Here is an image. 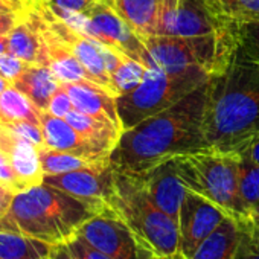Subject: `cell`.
<instances>
[{
  "mask_svg": "<svg viewBox=\"0 0 259 259\" xmlns=\"http://www.w3.org/2000/svg\"><path fill=\"white\" fill-rule=\"evenodd\" d=\"M76 236L111 259H151L154 256L110 206L89 218Z\"/></svg>",
  "mask_w": 259,
  "mask_h": 259,
  "instance_id": "cell-8",
  "label": "cell"
},
{
  "mask_svg": "<svg viewBox=\"0 0 259 259\" xmlns=\"http://www.w3.org/2000/svg\"><path fill=\"white\" fill-rule=\"evenodd\" d=\"M26 8L28 7L20 0H0V13H19Z\"/></svg>",
  "mask_w": 259,
  "mask_h": 259,
  "instance_id": "cell-41",
  "label": "cell"
},
{
  "mask_svg": "<svg viewBox=\"0 0 259 259\" xmlns=\"http://www.w3.org/2000/svg\"><path fill=\"white\" fill-rule=\"evenodd\" d=\"M66 119L99 154L107 156V157L111 156L113 150L116 148L123 133L122 128L113 123L99 120L78 110H72L66 116Z\"/></svg>",
  "mask_w": 259,
  "mask_h": 259,
  "instance_id": "cell-18",
  "label": "cell"
},
{
  "mask_svg": "<svg viewBox=\"0 0 259 259\" xmlns=\"http://www.w3.org/2000/svg\"><path fill=\"white\" fill-rule=\"evenodd\" d=\"M49 259H79V257L72 251L67 242H61V244L51 245Z\"/></svg>",
  "mask_w": 259,
  "mask_h": 259,
  "instance_id": "cell-40",
  "label": "cell"
},
{
  "mask_svg": "<svg viewBox=\"0 0 259 259\" xmlns=\"http://www.w3.org/2000/svg\"><path fill=\"white\" fill-rule=\"evenodd\" d=\"M72 110H75L73 102H72L69 93L66 92V89L63 85H60V89L54 93L46 111H49L51 114L58 116V117H66Z\"/></svg>",
  "mask_w": 259,
  "mask_h": 259,
  "instance_id": "cell-33",
  "label": "cell"
},
{
  "mask_svg": "<svg viewBox=\"0 0 259 259\" xmlns=\"http://www.w3.org/2000/svg\"><path fill=\"white\" fill-rule=\"evenodd\" d=\"M8 51H10V37L0 35V57L8 54Z\"/></svg>",
  "mask_w": 259,
  "mask_h": 259,
  "instance_id": "cell-43",
  "label": "cell"
},
{
  "mask_svg": "<svg viewBox=\"0 0 259 259\" xmlns=\"http://www.w3.org/2000/svg\"><path fill=\"white\" fill-rule=\"evenodd\" d=\"M256 213H259V206H257V207H256V210H254V212H253V213H251V215H256ZM251 215H250V217H251Z\"/></svg>",
  "mask_w": 259,
  "mask_h": 259,
  "instance_id": "cell-47",
  "label": "cell"
},
{
  "mask_svg": "<svg viewBox=\"0 0 259 259\" xmlns=\"http://www.w3.org/2000/svg\"><path fill=\"white\" fill-rule=\"evenodd\" d=\"M101 210L70 194L41 183L17 192L0 230L22 233L49 245L67 242L79 227Z\"/></svg>",
  "mask_w": 259,
  "mask_h": 259,
  "instance_id": "cell-3",
  "label": "cell"
},
{
  "mask_svg": "<svg viewBox=\"0 0 259 259\" xmlns=\"http://www.w3.org/2000/svg\"><path fill=\"white\" fill-rule=\"evenodd\" d=\"M26 10L19 11V13H0V35H10V32L16 28V25L25 16Z\"/></svg>",
  "mask_w": 259,
  "mask_h": 259,
  "instance_id": "cell-38",
  "label": "cell"
},
{
  "mask_svg": "<svg viewBox=\"0 0 259 259\" xmlns=\"http://www.w3.org/2000/svg\"><path fill=\"white\" fill-rule=\"evenodd\" d=\"M28 66H29L28 63L8 52L0 57V76H4L13 84L26 70Z\"/></svg>",
  "mask_w": 259,
  "mask_h": 259,
  "instance_id": "cell-32",
  "label": "cell"
},
{
  "mask_svg": "<svg viewBox=\"0 0 259 259\" xmlns=\"http://www.w3.org/2000/svg\"><path fill=\"white\" fill-rule=\"evenodd\" d=\"M13 85L28 96L38 110L46 111L54 93L60 89L61 81L48 66L29 64Z\"/></svg>",
  "mask_w": 259,
  "mask_h": 259,
  "instance_id": "cell-20",
  "label": "cell"
},
{
  "mask_svg": "<svg viewBox=\"0 0 259 259\" xmlns=\"http://www.w3.org/2000/svg\"><path fill=\"white\" fill-rule=\"evenodd\" d=\"M28 17L37 28L41 40V54H40V66H48L61 82L89 79L93 81L89 70L79 63V60L70 52V49L61 43L41 22L38 14L28 7ZM95 82V81H93Z\"/></svg>",
  "mask_w": 259,
  "mask_h": 259,
  "instance_id": "cell-12",
  "label": "cell"
},
{
  "mask_svg": "<svg viewBox=\"0 0 259 259\" xmlns=\"http://www.w3.org/2000/svg\"><path fill=\"white\" fill-rule=\"evenodd\" d=\"M110 159H87L82 156L58 151V150H51V148H41L40 150V162L45 176H55V174H64L70 172L75 169H81L90 165H96L101 162H107Z\"/></svg>",
  "mask_w": 259,
  "mask_h": 259,
  "instance_id": "cell-26",
  "label": "cell"
},
{
  "mask_svg": "<svg viewBox=\"0 0 259 259\" xmlns=\"http://www.w3.org/2000/svg\"><path fill=\"white\" fill-rule=\"evenodd\" d=\"M226 217L227 213L217 204L186 189L179 215V251L189 257L201 241L206 239L224 221Z\"/></svg>",
  "mask_w": 259,
  "mask_h": 259,
  "instance_id": "cell-11",
  "label": "cell"
},
{
  "mask_svg": "<svg viewBox=\"0 0 259 259\" xmlns=\"http://www.w3.org/2000/svg\"><path fill=\"white\" fill-rule=\"evenodd\" d=\"M210 73L189 67L183 70H163L150 67L138 87L116 98L117 114L123 130L165 111L210 79Z\"/></svg>",
  "mask_w": 259,
  "mask_h": 259,
  "instance_id": "cell-6",
  "label": "cell"
},
{
  "mask_svg": "<svg viewBox=\"0 0 259 259\" xmlns=\"http://www.w3.org/2000/svg\"><path fill=\"white\" fill-rule=\"evenodd\" d=\"M241 227L239 242L236 247L235 259H259V235Z\"/></svg>",
  "mask_w": 259,
  "mask_h": 259,
  "instance_id": "cell-30",
  "label": "cell"
},
{
  "mask_svg": "<svg viewBox=\"0 0 259 259\" xmlns=\"http://www.w3.org/2000/svg\"><path fill=\"white\" fill-rule=\"evenodd\" d=\"M226 29L212 14L206 0H179L169 35H204Z\"/></svg>",
  "mask_w": 259,
  "mask_h": 259,
  "instance_id": "cell-17",
  "label": "cell"
},
{
  "mask_svg": "<svg viewBox=\"0 0 259 259\" xmlns=\"http://www.w3.org/2000/svg\"><path fill=\"white\" fill-rule=\"evenodd\" d=\"M176 171L188 191L217 204L227 217L244 223L248 212L238 188V157L212 148L172 159Z\"/></svg>",
  "mask_w": 259,
  "mask_h": 259,
  "instance_id": "cell-5",
  "label": "cell"
},
{
  "mask_svg": "<svg viewBox=\"0 0 259 259\" xmlns=\"http://www.w3.org/2000/svg\"><path fill=\"white\" fill-rule=\"evenodd\" d=\"M41 259H49V256H48V257H41Z\"/></svg>",
  "mask_w": 259,
  "mask_h": 259,
  "instance_id": "cell-48",
  "label": "cell"
},
{
  "mask_svg": "<svg viewBox=\"0 0 259 259\" xmlns=\"http://www.w3.org/2000/svg\"><path fill=\"white\" fill-rule=\"evenodd\" d=\"M40 126L43 130L45 148L58 150L76 156H82L87 159H110L107 156L99 154L78 132L67 122L66 117H58L51 114L49 111H38Z\"/></svg>",
  "mask_w": 259,
  "mask_h": 259,
  "instance_id": "cell-16",
  "label": "cell"
},
{
  "mask_svg": "<svg viewBox=\"0 0 259 259\" xmlns=\"http://www.w3.org/2000/svg\"><path fill=\"white\" fill-rule=\"evenodd\" d=\"M61 85L69 93L75 110L122 128L117 114L116 96L107 89L89 79L61 82Z\"/></svg>",
  "mask_w": 259,
  "mask_h": 259,
  "instance_id": "cell-15",
  "label": "cell"
},
{
  "mask_svg": "<svg viewBox=\"0 0 259 259\" xmlns=\"http://www.w3.org/2000/svg\"><path fill=\"white\" fill-rule=\"evenodd\" d=\"M151 259H188L183 253L177 251V253H172V254H163V256H159V254H154Z\"/></svg>",
  "mask_w": 259,
  "mask_h": 259,
  "instance_id": "cell-44",
  "label": "cell"
},
{
  "mask_svg": "<svg viewBox=\"0 0 259 259\" xmlns=\"http://www.w3.org/2000/svg\"><path fill=\"white\" fill-rule=\"evenodd\" d=\"M0 183L14 189L16 192H20L19 189V183H17V177L14 174V169L10 163V159L8 156L0 151Z\"/></svg>",
  "mask_w": 259,
  "mask_h": 259,
  "instance_id": "cell-36",
  "label": "cell"
},
{
  "mask_svg": "<svg viewBox=\"0 0 259 259\" xmlns=\"http://www.w3.org/2000/svg\"><path fill=\"white\" fill-rule=\"evenodd\" d=\"M0 151L10 159L20 192L43 183L45 172L40 162V150L32 142L5 126L0 133Z\"/></svg>",
  "mask_w": 259,
  "mask_h": 259,
  "instance_id": "cell-14",
  "label": "cell"
},
{
  "mask_svg": "<svg viewBox=\"0 0 259 259\" xmlns=\"http://www.w3.org/2000/svg\"><path fill=\"white\" fill-rule=\"evenodd\" d=\"M223 28L259 22V0H206Z\"/></svg>",
  "mask_w": 259,
  "mask_h": 259,
  "instance_id": "cell-23",
  "label": "cell"
},
{
  "mask_svg": "<svg viewBox=\"0 0 259 259\" xmlns=\"http://www.w3.org/2000/svg\"><path fill=\"white\" fill-rule=\"evenodd\" d=\"M235 40V58L259 67V22L229 26Z\"/></svg>",
  "mask_w": 259,
  "mask_h": 259,
  "instance_id": "cell-27",
  "label": "cell"
},
{
  "mask_svg": "<svg viewBox=\"0 0 259 259\" xmlns=\"http://www.w3.org/2000/svg\"><path fill=\"white\" fill-rule=\"evenodd\" d=\"M147 67L133 61L132 58H123L117 69L111 73V82L117 96L133 90L139 85L144 78Z\"/></svg>",
  "mask_w": 259,
  "mask_h": 259,
  "instance_id": "cell-29",
  "label": "cell"
},
{
  "mask_svg": "<svg viewBox=\"0 0 259 259\" xmlns=\"http://www.w3.org/2000/svg\"><path fill=\"white\" fill-rule=\"evenodd\" d=\"M69 247L72 248V251L79 257V259H111L110 256H107L105 253L96 250L95 247H92L89 242H85L82 238L75 236L70 241H67Z\"/></svg>",
  "mask_w": 259,
  "mask_h": 259,
  "instance_id": "cell-34",
  "label": "cell"
},
{
  "mask_svg": "<svg viewBox=\"0 0 259 259\" xmlns=\"http://www.w3.org/2000/svg\"><path fill=\"white\" fill-rule=\"evenodd\" d=\"M29 7L38 14V17L46 25V28L61 43H64L70 49V52L79 60V63L92 75L93 81L99 84L101 87L107 89L110 93H113L117 98L110 73L104 61V46L85 37L82 32H79L73 26H70L66 20L58 17L45 2H41V0H34Z\"/></svg>",
  "mask_w": 259,
  "mask_h": 259,
  "instance_id": "cell-9",
  "label": "cell"
},
{
  "mask_svg": "<svg viewBox=\"0 0 259 259\" xmlns=\"http://www.w3.org/2000/svg\"><path fill=\"white\" fill-rule=\"evenodd\" d=\"M7 128H10L11 132L17 133L19 136L25 138L26 141L32 142L38 150L45 148V138H43V130L40 125L32 123V122H19V123H11V125H5Z\"/></svg>",
  "mask_w": 259,
  "mask_h": 259,
  "instance_id": "cell-31",
  "label": "cell"
},
{
  "mask_svg": "<svg viewBox=\"0 0 259 259\" xmlns=\"http://www.w3.org/2000/svg\"><path fill=\"white\" fill-rule=\"evenodd\" d=\"M239 226H242V227L248 229L250 232H253V233H257V235H259V213L251 215L247 221L239 223Z\"/></svg>",
  "mask_w": 259,
  "mask_h": 259,
  "instance_id": "cell-42",
  "label": "cell"
},
{
  "mask_svg": "<svg viewBox=\"0 0 259 259\" xmlns=\"http://www.w3.org/2000/svg\"><path fill=\"white\" fill-rule=\"evenodd\" d=\"M51 245L35 238L0 230V259H41L48 257Z\"/></svg>",
  "mask_w": 259,
  "mask_h": 259,
  "instance_id": "cell-24",
  "label": "cell"
},
{
  "mask_svg": "<svg viewBox=\"0 0 259 259\" xmlns=\"http://www.w3.org/2000/svg\"><path fill=\"white\" fill-rule=\"evenodd\" d=\"M107 4L139 37L157 35L162 0H107Z\"/></svg>",
  "mask_w": 259,
  "mask_h": 259,
  "instance_id": "cell-19",
  "label": "cell"
},
{
  "mask_svg": "<svg viewBox=\"0 0 259 259\" xmlns=\"http://www.w3.org/2000/svg\"><path fill=\"white\" fill-rule=\"evenodd\" d=\"M38 108L13 84L0 95V122L4 125L32 122L40 125Z\"/></svg>",
  "mask_w": 259,
  "mask_h": 259,
  "instance_id": "cell-25",
  "label": "cell"
},
{
  "mask_svg": "<svg viewBox=\"0 0 259 259\" xmlns=\"http://www.w3.org/2000/svg\"><path fill=\"white\" fill-rule=\"evenodd\" d=\"M259 132V67L238 61L210 76L204 135L212 150L236 154Z\"/></svg>",
  "mask_w": 259,
  "mask_h": 259,
  "instance_id": "cell-2",
  "label": "cell"
},
{
  "mask_svg": "<svg viewBox=\"0 0 259 259\" xmlns=\"http://www.w3.org/2000/svg\"><path fill=\"white\" fill-rule=\"evenodd\" d=\"M16 194L17 192L14 189H11V188H8V186L0 183V220H2L8 213Z\"/></svg>",
  "mask_w": 259,
  "mask_h": 259,
  "instance_id": "cell-39",
  "label": "cell"
},
{
  "mask_svg": "<svg viewBox=\"0 0 259 259\" xmlns=\"http://www.w3.org/2000/svg\"><path fill=\"white\" fill-rule=\"evenodd\" d=\"M142 40L153 66L163 70L198 67L215 75L235 57V40L229 28L204 35H153Z\"/></svg>",
  "mask_w": 259,
  "mask_h": 259,
  "instance_id": "cell-7",
  "label": "cell"
},
{
  "mask_svg": "<svg viewBox=\"0 0 259 259\" xmlns=\"http://www.w3.org/2000/svg\"><path fill=\"white\" fill-rule=\"evenodd\" d=\"M207 82L171 108L123 130L110 160L116 171L139 174L182 154L207 150L204 108Z\"/></svg>",
  "mask_w": 259,
  "mask_h": 259,
  "instance_id": "cell-1",
  "label": "cell"
},
{
  "mask_svg": "<svg viewBox=\"0 0 259 259\" xmlns=\"http://www.w3.org/2000/svg\"><path fill=\"white\" fill-rule=\"evenodd\" d=\"M135 176H138L153 201L179 224L180 207L186 188L177 176L172 159Z\"/></svg>",
  "mask_w": 259,
  "mask_h": 259,
  "instance_id": "cell-13",
  "label": "cell"
},
{
  "mask_svg": "<svg viewBox=\"0 0 259 259\" xmlns=\"http://www.w3.org/2000/svg\"><path fill=\"white\" fill-rule=\"evenodd\" d=\"M239 223L230 217L224 221L195 248L188 259H235L239 242Z\"/></svg>",
  "mask_w": 259,
  "mask_h": 259,
  "instance_id": "cell-21",
  "label": "cell"
},
{
  "mask_svg": "<svg viewBox=\"0 0 259 259\" xmlns=\"http://www.w3.org/2000/svg\"><path fill=\"white\" fill-rule=\"evenodd\" d=\"M8 37L10 54L16 55L28 64H38L41 54V40L37 28L28 17V10Z\"/></svg>",
  "mask_w": 259,
  "mask_h": 259,
  "instance_id": "cell-22",
  "label": "cell"
},
{
  "mask_svg": "<svg viewBox=\"0 0 259 259\" xmlns=\"http://www.w3.org/2000/svg\"><path fill=\"white\" fill-rule=\"evenodd\" d=\"M4 128H5V125H4L2 122H0V133H2V132H4Z\"/></svg>",
  "mask_w": 259,
  "mask_h": 259,
  "instance_id": "cell-46",
  "label": "cell"
},
{
  "mask_svg": "<svg viewBox=\"0 0 259 259\" xmlns=\"http://www.w3.org/2000/svg\"><path fill=\"white\" fill-rule=\"evenodd\" d=\"M238 188L241 200L251 215L259 206V163L238 157Z\"/></svg>",
  "mask_w": 259,
  "mask_h": 259,
  "instance_id": "cell-28",
  "label": "cell"
},
{
  "mask_svg": "<svg viewBox=\"0 0 259 259\" xmlns=\"http://www.w3.org/2000/svg\"><path fill=\"white\" fill-rule=\"evenodd\" d=\"M114 168L111 160L90 165L64 174L45 176L43 183L58 188L72 197L82 200L98 210L108 207V197L113 189Z\"/></svg>",
  "mask_w": 259,
  "mask_h": 259,
  "instance_id": "cell-10",
  "label": "cell"
},
{
  "mask_svg": "<svg viewBox=\"0 0 259 259\" xmlns=\"http://www.w3.org/2000/svg\"><path fill=\"white\" fill-rule=\"evenodd\" d=\"M233 156H236L239 159H247V160L259 163V132L251 139H248L241 147V150L236 154H233Z\"/></svg>",
  "mask_w": 259,
  "mask_h": 259,
  "instance_id": "cell-37",
  "label": "cell"
},
{
  "mask_svg": "<svg viewBox=\"0 0 259 259\" xmlns=\"http://www.w3.org/2000/svg\"><path fill=\"white\" fill-rule=\"evenodd\" d=\"M108 206L154 254L179 251V224L153 201L138 176L114 169Z\"/></svg>",
  "mask_w": 259,
  "mask_h": 259,
  "instance_id": "cell-4",
  "label": "cell"
},
{
  "mask_svg": "<svg viewBox=\"0 0 259 259\" xmlns=\"http://www.w3.org/2000/svg\"><path fill=\"white\" fill-rule=\"evenodd\" d=\"M41 2L64 10V11H70V13H85L89 8H92L95 4H98L99 0H41Z\"/></svg>",
  "mask_w": 259,
  "mask_h": 259,
  "instance_id": "cell-35",
  "label": "cell"
},
{
  "mask_svg": "<svg viewBox=\"0 0 259 259\" xmlns=\"http://www.w3.org/2000/svg\"><path fill=\"white\" fill-rule=\"evenodd\" d=\"M10 85H11V82H10L8 79H5L4 76H0V95H2Z\"/></svg>",
  "mask_w": 259,
  "mask_h": 259,
  "instance_id": "cell-45",
  "label": "cell"
}]
</instances>
